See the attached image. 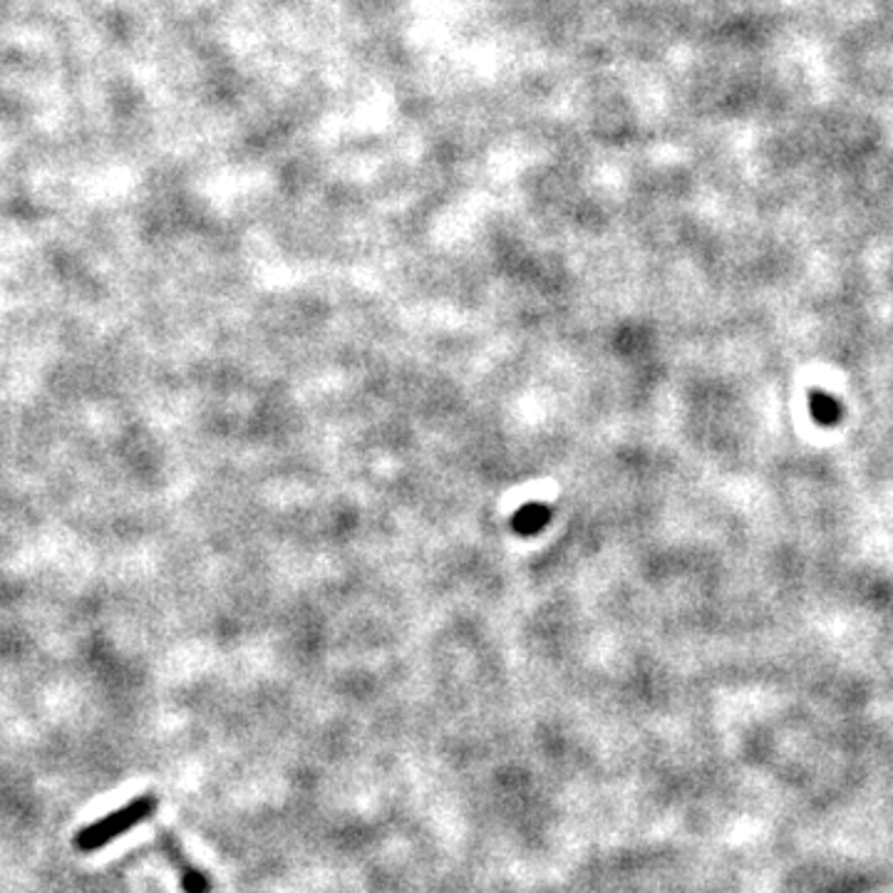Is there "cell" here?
<instances>
[{"mask_svg":"<svg viewBox=\"0 0 893 893\" xmlns=\"http://www.w3.org/2000/svg\"><path fill=\"white\" fill-rule=\"evenodd\" d=\"M156 809H160V797H156L154 791L134 797L125 807L113 809L107 816L82 826L80 832L72 836V849L78 854H95L99 849H105L107 844L117 842L119 836L132 832L134 826L150 822Z\"/></svg>","mask_w":893,"mask_h":893,"instance_id":"1","label":"cell"},{"mask_svg":"<svg viewBox=\"0 0 893 893\" xmlns=\"http://www.w3.org/2000/svg\"><path fill=\"white\" fill-rule=\"evenodd\" d=\"M156 842H160L162 854L167 856V861L172 863V869L177 871L179 886L184 893H211V881L204 871L191 863V859L184 851L181 842L174 836L169 829L156 826Z\"/></svg>","mask_w":893,"mask_h":893,"instance_id":"2","label":"cell"},{"mask_svg":"<svg viewBox=\"0 0 893 893\" xmlns=\"http://www.w3.org/2000/svg\"><path fill=\"white\" fill-rule=\"evenodd\" d=\"M547 509H541V506H527V509L524 512H519L517 514V529L521 531V533H533V531H539L541 527H544V521H547Z\"/></svg>","mask_w":893,"mask_h":893,"instance_id":"3","label":"cell"},{"mask_svg":"<svg viewBox=\"0 0 893 893\" xmlns=\"http://www.w3.org/2000/svg\"><path fill=\"white\" fill-rule=\"evenodd\" d=\"M812 412L819 422H824V425H832L839 418V408H836V402L832 398H826V395H812Z\"/></svg>","mask_w":893,"mask_h":893,"instance_id":"4","label":"cell"}]
</instances>
